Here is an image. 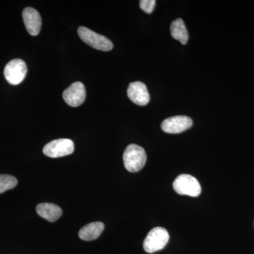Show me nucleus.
Instances as JSON below:
<instances>
[{
  "instance_id": "nucleus-1",
  "label": "nucleus",
  "mask_w": 254,
  "mask_h": 254,
  "mask_svg": "<svg viewBox=\"0 0 254 254\" xmlns=\"http://www.w3.org/2000/svg\"><path fill=\"white\" fill-rule=\"evenodd\" d=\"M124 165L130 173L139 172L145 166L147 155L145 150L136 144L127 147L123 155Z\"/></svg>"
},
{
  "instance_id": "nucleus-2",
  "label": "nucleus",
  "mask_w": 254,
  "mask_h": 254,
  "mask_svg": "<svg viewBox=\"0 0 254 254\" xmlns=\"http://www.w3.org/2000/svg\"><path fill=\"white\" fill-rule=\"evenodd\" d=\"M170 235L163 227L152 229L143 242V249L147 253L153 254L165 248L168 243Z\"/></svg>"
},
{
  "instance_id": "nucleus-3",
  "label": "nucleus",
  "mask_w": 254,
  "mask_h": 254,
  "mask_svg": "<svg viewBox=\"0 0 254 254\" xmlns=\"http://www.w3.org/2000/svg\"><path fill=\"white\" fill-rule=\"evenodd\" d=\"M173 188L180 195L197 197L200 194L201 187L199 182L190 175H180L173 182Z\"/></svg>"
},
{
  "instance_id": "nucleus-4",
  "label": "nucleus",
  "mask_w": 254,
  "mask_h": 254,
  "mask_svg": "<svg viewBox=\"0 0 254 254\" xmlns=\"http://www.w3.org/2000/svg\"><path fill=\"white\" fill-rule=\"evenodd\" d=\"M78 34L82 41L95 49L110 51L113 48V43L108 38L83 26L78 28Z\"/></svg>"
},
{
  "instance_id": "nucleus-5",
  "label": "nucleus",
  "mask_w": 254,
  "mask_h": 254,
  "mask_svg": "<svg viewBox=\"0 0 254 254\" xmlns=\"http://www.w3.org/2000/svg\"><path fill=\"white\" fill-rule=\"evenodd\" d=\"M43 151L46 156L50 158H60L73 153L74 151V144L71 139L60 138L47 143Z\"/></svg>"
},
{
  "instance_id": "nucleus-6",
  "label": "nucleus",
  "mask_w": 254,
  "mask_h": 254,
  "mask_svg": "<svg viewBox=\"0 0 254 254\" xmlns=\"http://www.w3.org/2000/svg\"><path fill=\"white\" fill-rule=\"evenodd\" d=\"M27 66L23 60L14 59L10 61L5 66L4 74L6 81L11 85L21 83L26 77Z\"/></svg>"
},
{
  "instance_id": "nucleus-7",
  "label": "nucleus",
  "mask_w": 254,
  "mask_h": 254,
  "mask_svg": "<svg viewBox=\"0 0 254 254\" xmlns=\"http://www.w3.org/2000/svg\"><path fill=\"white\" fill-rule=\"evenodd\" d=\"M86 91L81 82H75L68 86L63 93V98L66 104L71 107H78L84 103Z\"/></svg>"
},
{
  "instance_id": "nucleus-8",
  "label": "nucleus",
  "mask_w": 254,
  "mask_h": 254,
  "mask_svg": "<svg viewBox=\"0 0 254 254\" xmlns=\"http://www.w3.org/2000/svg\"><path fill=\"white\" fill-rule=\"evenodd\" d=\"M193 125L191 119L187 116H175L164 120L161 125L163 131L168 133H180Z\"/></svg>"
},
{
  "instance_id": "nucleus-9",
  "label": "nucleus",
  "mask_w": 254,
  "mask_h": 254,
  "mask_svg": "<svg viewBox=\"0 0 254 254\" xmlns=\"http://www.w3.org/2000/svg\"><path fill=\"white\" fill-rule=\"evenodd\" d=\"M128 98L136 105L145 106L150 101V95L147 87L141 81L131 83L127 89Z\"/></svg>"
},
{
  "instance_id": "nucleus-10",
  "label": "nucleus",
  "mask_w": 254,
  "mask_h": 254,
  "mask_svg": "<svg viewBox=\"0 0 254 254\" xmlns=\"http://www.w3.org/2000/svg\"><path fill=\"white\" fill-rule=\"evenodd\" d=\"M22 16L28 33L31 36H38L42 26V18L38 11L32 7H26L23 11Z\"/></svg>"
},
{
  "instance_id": "nucleus-11",
  "label": "nucleus",
  "mask_w": 254,
  "mask_h": 254,
  "mask_svg": "<svg viewBox=\"0 0 254 254\" xmlns=\"http://www.w3.org/2000/svg\"><path fill=\"white\" fill-rule=\"evenodd\" d=\"M36 211L41 218L51 222L56 221L63 215L62 208L53 203H41L37 205Z\"/></svg>"
},
{
  "instance_id": "nucleus-12",
  "label": "nucleus",
  "mask_w": 254,
  "mask_h": 254,
  "mask_svg": "<svg viewBox=\"0 0 254 254\" xmlns=\"http://www.w3.org/2000/svg\"><path fill=\"white\" fill-rule=\"evenodd\" d=\"M104 228L105 225L103 222H91L82 227L78 232V237L84 241L95 240L100 236Z\"/></svg>"
},
{
  "instance_id": "nucleus-13",
  "label": "nucleus",
  "mask_w": 254,
  "mask_h": 254,
  "mask_svg": "<svg viewBox=\"0 0 254 254\" xmlns=\"http://www.w3.org/2000/svg\"><path fill=\"white\" fill-rule=\"evenodd\" d=\"M170 31L174 39L180 41L182 45H186L189 40L188 31L182 18H177L172 23Z\"/></svg>"
},
{
  "instance_id": "nucleus-14",
  "label": "nucleus",
  "mask_w": 254,
  "mask_h": 254,
  "mask_svg": "<svg viewBox=\"0 0 254 254\" xmlns=\"http://www.w3.org/2000/svg\"><path fill=\"white\" fill-rule=\"evenodd\" d=\"M16 177L9 175H0V193L12 190L17 185Z\"/></svg>"
},
{
  "instance_id": "nucleus-15",
  "label": "nucleus",
  "mask_w": 254,
  "mask_h": 254,
  "mask_svg": "<svg viewBox=\"0 0 254 254\" xmlns=\"http://www.w3.org/2000/svg\"><path fill=\"white\" fill-rule=\"evenodd\" d=\"M156 1L155 0H141L140 1V7L147 14H150L154 11Z\"/></svg>"
}]
</instances>
